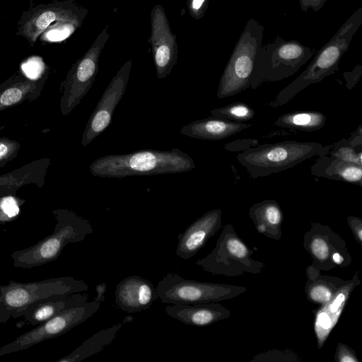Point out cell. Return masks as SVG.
Returning <instances> with one entry per match:
<instances>
[{
    "label": "cell",
    "instance_id": "cell-1",
    "mask_svg": "<svg viewBox=\"0 0 362 362\" xmlns=\"http://www.w3.org/2000/svg\"><path fill=\"white\" fill-rule=\"evenodd\" d=\"M193 159L179 148L168 151L143 149L126 154L101 156L90 165L93 176L124 178L135 175L185 173L193 170Z\"/></svg>",
    "mask_w": 362,
    "mask_h": 362
},
{
    "label": "cell",
    "instance_id": "cell-2",
    "mask_svg": "<svg viewBox=\"0 0 362 362\" xmlns=\"http://www.w3.org/2000/svg\"><path fill=\"white\" fill-rule=\"evenodd\" d=\"M362 24V8L356 10L334 35L320 48L307 68L284 88L269 105L279 107L288 103L308 86L320 82L339 70V64L347 51L354 34Z\"/></svg>",
    "mask_w": 362,
    "mask_h": 362
},
{
    "label": "cell",
    "instance_id": "cell-3",
    "mask_svg": "<svg viewBox=\"0 0 362 362\" xmlns=\"http://www.w3.org/2000/svg\"><path fill=\"white\" fill-rule=\"evenodd\" d=\"M52 213L56 219L52 233L29 247L13 252L14 267L31 269L53 262L66 245L81 242L93 233L90 221L72 211L57 209Z\"/></svg>",
    "mask_w": 362,
    "mask_h": 362
},
{
    "label": "cell",
    "instance_id": "cell-4",
    "mask_svg": "<svg viewBox=\"0 0 362 362\" xmlns=\"http://www.w3.org/2000/svg\"><path fill=\"white\" fill-rule=\"evenodd\" d=\"M332 146L316 142L284 141L264 144L239 153L236 158L252 179L290 169L313 157L327 155Z\"/></svg>",
    "mask_w": 362,
    "mask_h": 362
},
{
    "label": "cell",
    "instance_id": "cell-5",
    "mask_svg": "<svg viewBox=\"0 0 362 362\" xmlns=\"http://www.w3.org/2000/svg\"><path fill=\"white\" fill-rule=\"evenodd\" d=\"M314 54L300 42L285 40L277 35L273 42L261 45L255 61L250 88L256 89L267 82L279 81L295 74Z\"/></svg>",
    "mask_w": 362,
    "mask_h": 362
},
{
    "label": "cell",
    "instance_id": "cell-6",
    "mask_svg": "<svg viewBox=\"0 0 362 362\" xmlns=\"http://www.w3.org/2000/svg\"><path fill=\"white\" fill-rule=\"evenodd\" d=\"M88 286L72 276L20 283L10 281L0 285V323H6L33 303L53 295L85 292Z\"/></svg>",
    "mask_w": 362,
    "mask_h": 362
},
{
    "label": "cell",
    "instance_id": "cell-7",
    "mask_svg": "<svg viewBox=\"0 0 362 362\" xmlns=\"http://www.w3.org/2000/svg\"><path fill=\"white\" fill-rule=\"evenodd\" d=\"M263 35V25L255 19L250 18L220 78L217 90L219 99L250 88L256 54L262 44Z\"/></svg>",
    "mask_w": 362,
    "mask_h": 362
},
{
    "label": "cell",
    "instance_id": "cell-8",
    "mask_svg": "<svg viewBox=\"0 0 362 362\" xmlns=\"http://www.w3.org/2000/svg\"><path fill=\"white\" fill-rule=\"evenodd\" d=\"M252 254V250L228 223L223 227L214 250L196 264L207 272L227 277L259 274L266 265L254 259Z\"/></svg>",
    "mask_w": 362,
    "mask_h": 362
},
{
    "label": "cell",
    "instance_id": "cell-9",
    "mask_svg": "<svg viewBox=\"0 0 362 362\" xmlns=\"http://www.w3.org/2000/svg\"><path fill=\"white\" fill-rule=\"evenodd\" d=\"M156 289L161 302L178 305L230 300L247 291L245 286L186 279L172 272L158 283Z\"/></svg>",
    "mask_w": 362,
    "mask_h": 362
},
{
    "label": "cell",
    "instance_id": "cell-10",
    "mask_svg": "<svg viewBox=\"0 0 362 362\" xmlns=\"http://www.w3.org/2000/svg\"><path fill=\"white\" fill-rule=\"evenodd\" d=\"M108 26L103 29L86 53L71 67L62 86L59 108L69 115L92 87L99 70L101 52L109 40Z\"/></svg>",
    "mask_w": 362,
    "mask_h": 362
},
{
    "label": "cell",
    "instance_id": "cell-11",
    "mask_svg": "<svg viewBox=\"0 0 362 362\" xmlns=\"http://www.w3.org/2000/svg\"><path fill=\"white\" fill-rule=\"evenodd\" d=\"M100 307V303L93 300L64 310L2 346L0 356L25 350L43 341L61 336L84 322Z\"/></svg>",
    "mask_w": 362,
    "mask_h": 362
},
{
    "label": "cell",
    "instance_id": "cell-12",
    "mask_svg": "<svg viewBox=\"0 0 362 362\" xmlns=\"http://www.w3.org/2000/svg\"><path fill=\"white\" fill-rule=\"evenodd\" d=\"M303 245L312 263L321 272L346 268L351 264L346 241L329 226L312 221L310 228L304 234Z\"/></svg>",
    "mask_w": 362,
    "mask_h": 362
},
{
    "label": "cell",
    "instance_id": "cell-13",
    "mask_svg": "<svg viewBox=\"0 0 362 362\" xmlns=\"http://www.w3.org/2000/svg\"><path fill=\"white\" fill-rule=\"evenodd\" d=\"M132 66V59L127 60L105 88L86 123L81 138L83 146L88 145L110 124L114 111L125 93Z\"/></svg>",
    "mask_w": 362,
    "mask_h": 362
},
{
    "label": "cell",
    "instance_id": "cell-14",
    "mask_svg": "<svg viewBox=\"0 0 362 362\" xmlns=\"http://www.w3.org/2000/svg\"><path fill=\"white\" fill-rule=\"evenodd\" d=\"M151 33L148 40L159 79L166 78L177 64L178 45L172 32L168 18L162 5L156 4L150 13Z\"/></svg>",
    "mask_w": 362,
    "mask_h": 362
},
{
    "label": "cell",
    "instance_id": "cell-15",
    "mask_svg": "<svg viewBox=\"0 0 362 362\" xmlns=\"http://www.w3.org/2000/svg\"><path fill=\"white\" fill-rule=\"evenodd\" d=\"M88 11L72 1L43 6L33 13L23 23L19 33L34 43L52 23L64 22L81 27Z\"/></svg>",
    "mask_w": 362,
    "mask_h": 362
},
{
    "label": "cell",
    "instance_id": "cell-16",
    "mask_svg": "<svg viewBox=\"0 0 362 362\" xmlns=\"http://www.w3.org/2000/svg\"><path fill=\"white\" fill-rule=\"evenodd\" d=\"M360 284L359 272L356 271L329 300L313 310L314 332L318 349L324 346L337 324L353 291Z\"/></svg>",
    "mask_w": 362,
    "mask_h": 362
},
{
    "label": "cell",
    "instance_id": "cell-17",
    "mask_svg": "<svg viewBox=\"0 0 362 362\" xmlns=\"http://www.w3.org/2000/svg\"><path fill=\"white\" fill-rule=\"evenodd\" d=\"M222 211L210 210L191 223L178 235L176 255L182 259L194 256L220 229Z\"/></svg>",
    "mask_w": 362,
    "mask_h": 362
},
{
    "label": "cell",
    "instance_id": "cell-18",
    "mask_svg": "<svg viewBox=\"0 0 362 362\" xmlns=\"http://www.w3.org/2000/svg\"><path fill=\"white\" fill-rule=\"evenodd\" d=\"M115 303L122 311L136 313L148 309L158 299L152 282L136 275L128 276L118 283L115 291Z\"/></svg>",
    "mask_w": 362,
    "mask_h": 362
},
{
    "label": "cell",
    "instance_id": "cell-19",
    "mask_svg": "<svg viewBox=\"0 0 362 362\" xmlns=\"http://www.w3.org/2000/svg\"><path fill=\"white\" fill-rule=\"evenodd\" d=\"M88 300V294L83 292L53 295L30 305L15 318L23 317L28 324L37 326L64 310L83 304Z\"/></svg>",
    "mask_w": 362,
    "mask_h": 362
},
{
    "label": "cell",
    "instance_id": "cell-20",
    "mask_svg": "<svg viewBox=\"0 0 362 362\" xmlns=\"http://www.w3.org/2000/svg\"><path fill=\"white\" fill-rule=\"evenodd\" d=\"M167 315L185 325L204 327L230 317L229 309L212 302L191 305L172 304L165 308Z\"/></svg>",
    "mask_w": 362,
    "mask_h": 362
},
{
    "label": "cell",
    "instance_id": "cell-21",
    "mask_svg": "<svg viewBox=\"0 0 362 362\" xmlns=\"http://www.w3.org/2000/svg\"><path fill=\"white\" fill-rule=\"evenodd\" d=\"M47 79V74L37 80H31L21 74L11 76L0 84V112L37 99Z\"/></svg>",
    "mask_w": 362,
    "mask_h": 362
},
{
    "label": "cell",
    "instance_id": "cell-22",
    "mask_svg": "<svg viewBox=\"0 0 362 362\" xmlns=\"http://www.w3.org/2000/svg\"><path fill=\"white\" fill-rule=\"evenodd\" d=\"M51 163L49 158L33 160L11 172L0 175V196H16L21 187L33 184L42 187L45 182L48 167Z\"/></svg>",
    "mask_w": 362,
    "mask_h": 362
},
{
    "label": "cell",
    "instance_id": "cell-23",
    "mask_svg": "<svg viewBox=\"0 0 362 362\" xmlns=\"http://www.w3.org/2000/svg\"><path fill=\"white\" fill-rule=\"evenodd\" d=\"M251 126V124L211 117L185 125L180 129V134L199 139L221 140L235 135Z\"/></svg>",
    "mask_w": 362,
    "mask_h": 362
},
{
    "label": "cell",
    "instance_id": "cell-24",
    "mask_svg": "<svg viewBox=\"0 0 362 362\" xmlns=\"http://www.w3.org/2000/svg\"><path fill=\"white\" fill-rule=\"evenodd\" d=\"M248 215L259 233L274 240L281 238L284 214L276 200L255 203L250 208Z\"/></svg>",
    "mask_w": 362,
    "mask_h": 362
},
{
    "label": "cell",
    "instance_id": "cell-25",
    "mask_svg": "<svg viewBox=\"0 0 362 362\" xmlns=\"http://www.w3.org/2000/svg\"><path fill=\"white\" fill-rule=\"evenodd\" d=\"M313 175L361 186L362 166L329 155L318 157L310 168Z\"/></svg>",
    "mask_w": 362,
    "mask_h": 362
},
{
    "label": "cell",
    "instance_id": "cell-26",
    "mask_svg": "<svg viewBox=\"0 0 362 362\" xmlns=\"http://www.w3.org/2000/svg\"><path fill=\"white\" fill-rule=\"evenodd\" d=\"M307 281L305 293L308 300L320 305L329 300L347 280L340 277L323 275L313 263L305 269Z\"/></svg>",
    "mask_w": 362,
    "mask_h": 362
},
{
    "label": "cell",
    "instance_id": "cell-27",
    "mask_svg": "<svg viewBox=\"0 0 362 362\" xmlns=\"http://www.w3.org/2000/svg\"><path fill=\"white\" fill-rule=\"evenodd\" d=\"M133 320L132 316L127 315L122 322L100 330L85 340L70 354L57 360L56 362H80L103 351L114 341L119 330L127 322H130Z\"/></svg>",
    "mask_w": 362,
    "mask_h": 362
},
{
    "label": "cell",
    "instance_id": "cell-28",
    "mask_svg": "<svg viewBox=\"0 0 362 362\" xmlns=\"http://www.w3.org/2000/svg\"><path fill=\"white\" fill-rule=\"evenodd\" d=\"M327 117L318 111H296L284 114L274 122L276 127L302 132H313L322 129Z\"/></svg>",
    "mask_w": 362,
    "mask_h": 362
},
{
    "label": "cell",
    "instance_id": "cell-29",
    "mask_svg": "<svg viewBox=\"0 0 362 362\" xmlns=\"http://www.w3.org/2000/svg\"><path fill=\"white\" fill-rule=\"evenodd\" d=\"M358 132L349 139H342L330 149L328 155L344 161L362 166V132L359 127Z\"/></svg>",
    "mask_w": 362,
    "mask_h": 362
},
{
    "label": "cell",
    "instance_id": "cell-30",
    "mask_svg": "<svg viewBox=\"0 0 362 362\" xmlns=\"http://www.w3.org/2000/svg\"><path fill=\"white\" fill-rule=\"evenodd\" d=\"M210 115L219 119L245 123L254 117L255 110L245 103L235 102L212 110Z\"/></svg>",
    "mask_w": 362,
    "mask_h": 362
},
{
    "label": "cell",
    "instance_id": "cell-31",
    "mask_svg": "<svg viewBox=\"0 0 362 362\" xmlns=\"http://www.w3.org/2000/svg\"><path fill=\"white\" fill-rule=\"evenodd\" d=\"M303 358L291 349H272L255 356L250 362H302Z\"/></svg>",
    "mask_w": 362,
    "mask_h": 362
},
{
    "label": "cell",
    "instance_id": "cell-32",
    "mask_svg": "<svg viewBox=\"0 0 362 362\" xmlns=\"http://www.w3.org/2000/svg\"><path fill=\"white\" fill-rule=\"evenodd\" d=\"M25 202L16 196H0V223L12 221L20 211V206Z\"/></svg>",
    "mask_w": 362,
    "mask_h": 362
},
{
    "label": "cell",
    "instance_id": "cell-33",
    "mask_svg": "<svg viewBox=\"0 0 362 362\" xmlns=\"http://www.w3.org/2000/svg\"><path fill=\"white\" fill-rule=\"evenodd\" d=\"M21 149V144L13 139L7 137L0 138V168L18 156Z\"/></svg>",
    "mask_w": 362,
    "mask_h": 362
},
{
    "label": "cell",
    "instance_id": "cell-34",
    "mask_svg": "<svg viewBox=\"0 0 362 362\" xmlns=\"http://www.w3.org/2000/svg\"><path fill=\"white\" fill-rule=\"evenodd\" d=\"M334 359L336 362H359L355 351L342 342L337 344Z\"/></svg>",
    "mask_w": 362,
    "mask_h": 362
},
{
    "label": "cell",
    "instance_id": "cell-35",
    "mask_svg": "<svg viewBox=\"0 0 362 362\" xmlns=\"http://www.w3.org/2000/svg\"><path fill=\"white\" fill-rule=\"evenodd\" d=\"M210 0H187L189 13L195 20L202 18L208 8Z\"/></svg>",
    "mask_w": 362,
    "mask_h": 362
},
{
    "label": "cell",
    "instance_id": "cell-36",
    "mask_svg": "<svg viewBox=\"0 0 362 362\" xmlns=\"http://www.w3.org/2000/svg\"><path fill=\"white\" fill-rule=\"evenodd\" d=\"M347 223L350 228L355 240L362 245V218L354 216L347 218Z\"/></svg>",
    "mask_w": 362,
    "mask_h": 362
},
{
    "label": "cell",
    "instance_id": "cell-37",
    "mask_svg": "<svg viewBox=\"0 0 362 362\" xmlns=\"http://www.w3.org/2000/svg\"><path fill=\"white\" fill-rule=\"evenodd\" d=\"M258 141L256 139H247L235 140L225 146V148L230 151H245L257 146Z\"/></svg>",
    "mask_w": 362,
    "mask_h": 362
},
{
    "label": "cell",
    "instance_id": "cell-38",
    "mask_svg": "<svg viewBox=\"0 0 362 362\" xmlns=\"http://www.w3.org/2000/svg\"><path fill=\"white\" fill-rule=\"evenodd\" d=\"M362 74V66L356 65L351 71L344 73L346 86L349 90L352 89L358 83Z\"/></svg>",
    "mask_w": 362,
    "mask_h": 362
},
{
    "label": "cell",
    "instance_id": "cell-39",
    "mask_svg": "<svg viewBox=\"0 0 362 362\" xmlns=\"http://www.w3.org/2000/svg\"><path fill=\"white\" fill-rule=\"evenodd\" d=\"M39 60L35 61L34 66L33 62H30V63H26L23 65L24 67H29L23 69L25 74L27 76L26 78L31 80H37L42 76H40L42 72L44 70V66L41 67L40 64L39 63Z\"/></svg>",
    "mask_w": 362,
    "mask_h": 362
},
{
    "label": "cell",
    "instance_id": "cell-40",
    "mask_svg": "<svg viewBox=\"0 0 362 362\" xmlns=\"http://www.w3.org/2000/svg\"><path fill=\"white\" fill-rule=\"evenodd\" d=\"M327 0H299L300 7L303 11L307 12L309 8L317 12L324 6Z\"/></svg>",
    "mask_w": 362,
    "mask_h": 362
},
{
    "label": "cell",
    "instance_id": "cell-41",
    "mask_svg": "<svg viewBox=\"0 0 362 362\" xmlns=\"http://www.w3.org/2000/svg\"><path fill=\"white\" fill-rule=\"evenodd\" d=\"M107 290L106 283H102L96 286L95 291L97 293L96 297L94 298L95 300L103 303L105 300V293Z\"/></svg>",
    "mask_w": 362,
    "mask_h": 362
},
{
    "label": "cell",
    "instance_id": "cell-42",
    "mask_svg": "<svg viewBox=\"0 0 362 362\" xmlns=\"http://www.w3.org/2000/svg\"><path fill=\"white\" fill-rule=\"evenodd\" d=\"M5 127H6V125H1V124H0V131H1L2 129H4Z\"/></svg>",
    "mask_w": 362,
    "mask_h": 362
}]
</instances>
